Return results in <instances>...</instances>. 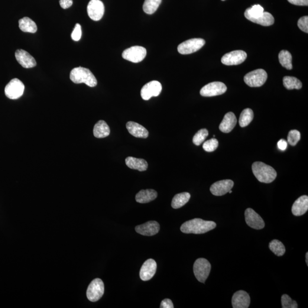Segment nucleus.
Wrapping results in <instances>:
<instances>
[{
	"instance_id": "4468645a",
	"label": "nucleus",
	"mask_w": 308,
	"mask_h": 308,
	"mask_svg": "<svg viewBox=\"0 0 308 308\" xmlns=\"http://www.w3.org/2000/svg\"><path fill=\"white\" fill-rule=\"evenodd\" d=\"M245 222L252 228L261 229L264 228L265 223L261 217L252 209H247L245 211Z\"/></svg>"
},
{
	"instance_id": "5701e85b",
	"label": "nucleus",
	"mask_w": 308,
	"mask_h": 308,
	"mask_svg": "<svg viewBox=\"0 0 308 308\" xmlns=\"http://www.w3.org/2000/svg\"><path fill=\"white\" fill-rule=\"evenodd\" d=\"M157 196L156 191L151 189L142 190L136 195L135 199L138 203H147L155 200Z\"/></svg>"
},
{
	"instance_id": "9b49d317",
	"label": "nucleus",
	"mask_w": 308,
	"mask_h": 308,
	"mask_svg": "<svg viewBox=\"0 0 308 308\" xmlns=\"http://www.w3.org/2000/svg\"><path fill=\"white\" fill-rule=\"evenodd\" d=\"M87 14L94 21H99L105 13V6L100 0H91L87 5Z\"/></svg>"
},
{
	"instance_id": "de8ad7c7",
	"label": "nucleus",
	"mask_w": 308,
	"mask_h": 308,
	"mask_svg": "<svg viewBox=\"0 0 308 308\" xmlns=\"http://www.w3.org/2000/svg\"><path fill=\"white\" fill-rule=\"evenodd\" d=\"M222 1H225V0H222Z\"/></svg>"
},
{
	"instance_id": "79ce46f5",
	"label": "nucleus",
	"mask_w": 308,
	"mask_h": 308,
	"mask_svg": "<svg viewBox=\"0 0 308 308\" xmlns=\"http://www.w3.org/2000/svg\"><path fill=\"white\" fill-rule=\"evenodd\" d=\"M161 308H174V305L170 299H166L162 301Z\"/></svg>"
},
{
	"instance_id": "7ed1b4c3",
	"label": "nucleus",
	"mask_w": 308,
	"mask_h": 308,
	"mask_svg": "<svg viewBox=\"0 0 308 308\" xmlns=\"http://www.w3.org/2000/svg\"><path fill=\"white\" fill-rule=\"evenodd\" d=\"M70 79L76 84L85 83L86 85L93 87L97 85V80L89 69L82 67L74 68L71 71Z\"/></svg>"
},
{
	"instance_id": "a878e982",
	"label": "nucleus",
	"mask_w": 308,
	"mask_h": 308,
	"mask_svg": "<svg viewBox=\"0 0 308 308\" xmlns=\"http://www.w3.org/2000/svg\"><path fill=\"white\" fill-rule=\"evenodd\" d=\"M19 28L26 33H35L37 31L36 24L30 18L25 17L19 19Z\"/></svg>"
},
{
	"instance_id": "6ab92c4d",
	"label": "nucleus",
	"mask_w": 308,
	"mask_h": 308,
	"mask_svg": "<svg viewBox=\"0 0 308 308\" xmlns=\"http://www.w3.org/2000/svg\"><path fill=\"white\" fill-rule=\"evenodd\" d=\"M15 57L18 63L24 68L29 69V68L36 66V61L34 57H32L27 51L18 49L16 51Z\"/></svg>"
},
{
	"instance_id": "473e14b6",
	"label": "nucleus",
	"mask_w": 308,
	"mask_h": 308,
	"mask_svg": "<svg viewBox=\"0 0 308 308\" xmlns=\"http://www.w3.org/2000/svg\"><path fill=\"white\" fill-rule=\"evenodd\" d=\"M162 0H145L143 9L146 14H154L161 4Z\"/></svg>"
},
{
	"instance_id": "37998d69",
	"label": "nucleus",
	"mask_w": 308,
	"mask_h": 308,
	"mask_svg": "<svg viewBox=\"0 0 308 308\" xmlns=\"http://www.w3.org/2000/svg\"><path fill=\"white\" fill-rule=\"evenodd\" d=\"M292 4L298 6H308V0H288Z\"/></svg>"
},
{
	"instance_id": "2f4dec72",
	"label": "nucleus",
	"mask_w": 308,
	"mask_h": 308,
	"mask_svg": "<svg viewBox=\"0 0 308 308\" xmlns=\"http://www.w3.org/2000/svg\"><path fill=\"white\" fill-rule=\"evenodd\" d=\"M254 23L259 24L264 27H269L273 25L275 22V18L270 13L264 12L263 14L260 17L252 21Z\"/></svg>"
},
{
	"instance_id": "cd10ccee",
	"label": "nucleus",
	"mask_w": 308,
	"mask_h": 308,
	"mask_svg": "<svg viewBox=\"0 0 308 308\" xmlns=\"http://www.w3.org/2000/svg\"><path fill=\"white\" fill-rule=\"evenodd\" d=\"M264 13V8L260 5H255L246 10L244 16L246 19L252 22L254 19L260 17Z\"/></svg>"
},
{
	"instance_id": "423d86ee",
	"label": "nucleus",
	"mask_w": 308,
	"mask_h": 308,
	"mask_svg": "<svg viewBox=\"0 0 308 308\" xmlns=\"http://www.w3.org/2000/svg\"><path fill=\"white\" fill-rule=\"evenodd\" d=\"M105 286L103 282L100 278H96L89 284L87 290V299L92 302H96L101 299L104 294Z\"/></svg>"
},
{
	"instance_id": "412c9836",
	"label": "nucleus",
	"mask_w": 308,
	"mask_h": 308,
	"mask_svg": "<svg viewBox=\"0 0 308 308\" xmlns=\"http://www.w3.org/2000/svg\"><path fill=\"white\" fill-rule=\"evenodd\" d=\"M126 128L130 134L136 138H147L148 137L149 134L147 130L138 123L128 122L126 124Z\"/></svg>"
},
{
	"instance_id": "f257e3e1",
	"label": "nucleus",
	"mask_w": 308,
	"mask_h": 308,
	"mask_svg": "<svg viewBox=\"0 0 308 308\" xmlns=\"http://www.w3.org/2000/svg\"><path fill=\"white\" fill-rule=\"evenodd\" d=\"M216 227V224L214 222L196 218L184 223L181 226L180 230L184 233L203 234L211 231Z\"/></svg>"
},
{
	"instance_id": "0eeeda50",
	"label": "nucleus",
	"mask_w": 308,
	"mask_h": 308,
	"mask_svg": "<svg viewBox=\"0 0 308 308\" xmlns=\"http://www.w3.org/2000/svg\"><path fill=\"white\" fill-rule=\"evenodd\" d=\"M206 44L202 38H193L181 43L178 47V51L181 54H190L196 52Z\"/></svg>"
},
{
	"instance_id": "f3484780",
	"label": "nucleus",
	"mask_w": 308,
	"mask_h": 308,
	"mask_svg": "<svg viewBox=\"0 0 308 308\" xmlns=\"http://www.w3.org/2000/svg\"><path fill=\"white\" fill-rule=\"evenodd\" d=\"M160 226L157 222L150 221L138 226L135 231L142 235L151 236L157 234L160 231Z\"/></svg>"
},
{
	"instance_id": "e433bc0d",
	"label": "nucleus",
	"mask_w": 308,
	"mask_h": 308,
	"mask_svg": "<svg viewBox=\"0 0 308 308\" xmlns=\"http://www.w3.org/2000/svg\"><path fill=\"white\" fill-rule=\"evenodd\" d=\"M281 304L283 308H297L296 301L292 300L288 294H283L281 297Z\"/></svg>"
},
{
	"instance_id": "58836bf2",
	"label": "nucleus",
	"mask_w": 308,
	"mask_h": 308,
	"mask_svg": "<svg viewBox=\"0 0 308 308\" xmlns=\"http://www.w3.org/2000/svg\"><path fill=\"white\" fill-rule=\"evenodd\" d=\"M297 25L300 30L307 33H308V17L307 16L300 18L298 21Z\"/></svg>"
},
{
	"instance_id": "9d476101",
	"label": "nucleus",
	"mask_w": 308,
	"mask_h": 308,
	"mask_svg": "<svg viewBox=\"0 0 308 308\" xmlns=\"http://www.w3.org/2000/svg\"><path fill=\"white\" fill-rule=\"evenodd\" d=\"M227 87L221 82H213L207 84L200 90V95L211 97L222 95L226 92Z\"/></svg>"
},
{
	"instance_id": "6e6552de",
	"label": "nucleus",
	"mask_w": 308,
	"mask_h": 308,
	"mask_svg": "<svg viewBox=\"0 0 308 308\" xmlns=\"http://www.w3.org/2000/svg\"><path fill=\"white\" fill-rule=\"evenodd\" d=\"M25 86L21 81L17 79L12 80L6 85L5 93L6 97L11 99H17L23 95Z\"/></svg>"
},
{
	"instance_id": "a18cd8bd",
	"label": "nucleus",
	"mask_w": 308,
	"mask_h": 308,
	"mask_svg": "<svg viewBox=\"0 0 308 308\" xmlns=\"http://www.w3.org/2000/svg\"><path fill=\"white\" fill-rule=\"evenodd\" d=\"M306 263L308 266V253L307 252L306 254Z\"/></svg>"
},
{
	"instance_id": "f8f14e48",
	"label": "nucleus",
	"mask_w": 308,
	"mask_h": 308,
	"mask_svg": "<svg viewBox=\"0 0 308 308\" xmlns=\"http://www.w3.org/2000/svg\"><path fill=\"white\" fill-rule=\"evenodd\" d=\"M247 54L243 50L232 51L227 53L222 58V63L225 65H238L244 62Z\"/></svg>"
},
{
	"instance_id": "b1692460",
	"label": "nucleus",
	"mask_w": 308,
	"mask_h": 308,
	"mask_svg": "<svg viewBox=\"0 0 308 308\" xmlns=\"http://www.w3.org/2000/svg\"><path fill=\"white\" fill-rule=\"evenodd\" d=\"M126 164L131 169L145 171L147 169L148 163L144 159L129 157L126 159Z\"/></svg>"
},
{
	"instance_id": "1a4fd4ad",
	"label": "nucleus",
	"mask_w": 308,
	"mask_h": 308,
	"mask_svg": "<svg viewBox=\"0 0 308 308\" xmlns=\"http://www.w3.org/2000/svg\"><path fill=\"white\" fill-rule=\"evenodd\" d=\"M146 54L147 51L145 48L135 46L123 51L122 57L133 63H138L145 59Z\"/></svg>"
},
{
	"instance_id": "f03ea898",
	"label": "nucleus",
	"mask_w": 308,
	"mask_h": 308,
	"mask_svg": "<svg viewBox=\"0 0 308 308\" xmlns=\"http://www.w3.org/2000/svg\"><path fill=\"white\" fill-rule=\"evenodd\" d=\"M252 169L256 179L261 183H272L277 177L276 171L273 167L261 162L253 163Z\"/></svg>"
},
{
	"instance_id": "c9c22d12",
	"label": "nucleus",
	"mask_w": 308,
	"mask_h": 308,
	"mask_svg": "<svg viewBox=\"0 0 308 308\" xmlns=\"http://www.w3.org/2000/svg\"><path fill=\"white\" fill-rule=\"evenodd\" d=\"M301 139V134L300 131L296 130H293L289 132L288 135V143L291 146H296Z\"/></svg>"
},
{
	"instance_id": "c85d7f7f",
	"label": "nucleus",
	"mask_w": 308,
	"mask_h": 308,
	"mask_svg": "<svg viewBox=\"0 0 308 308\" xmlns=\"http://www.w3.org/2000/svg\"><path fill=\"white\" fill-rule=\"evenodd\" d=\"M283 84L285 88L288 90L297 89L302 88V83L297 78L290 76H285L283 79Z\"/></svg>"
},
{
	"instance_id": "c756f323",
	"label": "nucleus",
	"mask_w": 308,
	"mask_h": 308,
	"mask_svg": "<svg viewBox=\"0 0 308 308\" xmlns=\"http://www.w3.org/2000/svg\"><path fill=\"white\" fill-rule=\"evenodd\" d=\"M278 59L282 66L286 68L288 70L292 69L293 66L292 61V57L289 51L287 50H281L278 54Z\"/></svg>"
},
{
	"instance_id": "20e7f679",
	"label": "nucleus",
	"mask_w": 308,
	"mask_h": 308,
	"mask_svg": "<svg viewBox=\"0 0 308 308\" xmlns=\"http://www.w3.org/2000/svg\"><path fill=\"white\" fill-rule=\"evenodd\" d=\"M211 269L210 262L206 259H197L194 265V273L196 279L200 283H205Z\"/></svg>"
},
{
	"instance_id": "49530a36",
	"label": "nucleus",
	"mask_w": 308,
	"mask_h": 308,
	"mask_svg": "<svg viewBox=\"0 0 308 308\" xmlns=\"http://www.w3.org/2000/svg\"><path fill=\"white\" fill-rule=\"evenodd\" d=\"M232 191L231 190H230V191H229V192H228V193H229V194H231V193H232Z\"/></svg>"
},
{
	"instance_id": "a19ab883",
	"label": "nucleus",
	"mask_w": 308,
	"mask_h": 308,
	"mask_svg": "<svg viewBox=\"0 0 308 308\" xmlns=\"http://www.w3.org/2000/svg\"><path fill=\"white\" fill-rule=\"evenodd\" d=\"M73 0H60L61 7L64 9L69 8L73 5Z\"/></svg>"
},
{
	"instance_id": "ea45409f",
	"label": "nucleus",
	"mask_w": 308,
	"mask_h": 308,
	"mask_svg": "<svg viewBox=\"0 0 308 308\" xmlns=\"http://www.w3.org/2000/svg\"><path fill=\"white\" fill-rule=\"evenodd\" d=\"M71 36L74 41H79L80 40L81 36H82V30H81V26L80 24H76L75 28H74Z\"/></svg>"
},
{
	"instance_id": "f704fd0d",
	"label": "nucleus",
	"mask_w": 308,
	"mask_h": 308,
	"mask_svg": "<svg viewBox=\"0 0 308 308\" xmlns=\"http://www.w3.org/2000/svg\"><path fill=\"white\" fill-rule=\"evenodd\" d=\"M209 135V131L206 129L200 130L193 138V143L194 145L199 146L206 140Z\"/></svg>"
},
{
	"instance_id": "4c0bfd02",
	"label": "nucleus",
	"mask_w": 308,
	"mask_h": 308,
	"mask_svg": "<svg viewBox=\"0 0 308 308\" xmlns=\"http://www.w3.org/2000/svg\"><path fill=\"white\" fill-rule=\"evenodd\" d=\"M219 142L215 138L210 139L204 143L203 148L207 152H213L218 147Z\"/></svg>"
},
{
	"instance_id": "393cba45",
	"label": "nucleus",
	"mask_w": 308,
	"mask_h": 308,
	"mask_svg": "<svg viewBox=\"0 0 308 308\" xmlns=\"http://www.w3.org/2000/svg\"><path fill=\"white\" fill-rule=\"evenodd\" d=\"M110 129L109 126L104 121H99L96 123L94 127L93 134L97 138H103L108 137L110 135Z\"/></svg>"
},
{
	"instance_id": "2eb2a0df",
	"label": "nucleus",
	"mask_w": 308,
	"mask_h": 308,
	"mask_svg": "<svg viewBox=\"0 0 308 308\" xmlns=\"http://www.w3.org/2000/svg\"><path fill=\"white\" fill-rule=\"evenodd\" d=\"M234 183L231 180L226 179L216 181L210 187V191L215 196H223L231 190Z\"/></svg>"
},
{
	"instance_id": "39448f33",
	"label": "nucleus",
	"mask_w": 308,
	"mask_h": 308,
	"mask_svg": "<svg viewBox=\"0 0 308 308\" xmlns=\"http://www.w3.org/2000/svg\"><path fill=\"white\" fill-rule=\"evenodd\" d=\"M268 74L263 69H258L246 74L244 76L245 83L252 87H260L267 81Z\"/></svg>"
},
{
	"instance_id": "bb28decb",
	"label": "nucleus",
	"mask_w": 308,
	"mask_h": 308,
	"mask_svg": "<svg viewBox=\"0 0 308 308\" xmlns=\"http://www.w3.org/2000/svg\"><path fill=\"white\" fill-rule=\"evenodd\" d=\"M191 195L189 193H182L177 194L172 200L171 206L174 209L181 208L189 202Z\"/></svg>"
},
{
	"instance_id": "c03bdc74",
	"label": "nucleus",
	"mask_w": 308,
	"mask_h": 308,
	"mask_svg": "<svg viewBox=\"0 0 308 308\" xmlns=\"http://www.w3.org/2000/svg\"><path fill=\"white\" fill-rule=\"evenodd\" d=\"M277 147L281 151H285L287 148L288 142L284 140V139H280V140L277 142Z\"/></svg>"
},
{
	"instance_id": "a211bd4d",
	"label": "nucleus",
	"mask_w": 308,
	"mask_h": 308,
	"mask_svg": "<svg viewBox=\"0 0 308 308\" xmlns=\"http://www.w3.org/2000/svg\"><path fill=\"white\" fill-rule=\"evenodd\" d=\"M250 303V297L245 291H239L233 295L232 305L233 308H248Z\"/></svg>"
},
{
	"instance_id": "ddd939ff",
	"label": "nucleus",
	"mask_w": 308,
	"mask_h": 308,
	"mask_svg": "<svg viewBox=\"0 0 308 308\" xmlns=\"http://www.w3.org/2000/svg\"><path fill=\"white\" fill-rule=\"evenodd\" d=\"M162 90L161 83L157 81H152L142 87L141 95L143 99L147 100L152 97H158Z\"/></svg>"
},
{
	"instance_id": "72a5a7b5",
	"label": "nucleus",
	"mask_w": 308,
	"mask_h": 308,
	"mask_svg": "<svg viewBox=\"0 0 308 308\" xmlns=\"http://www.w3.org/2000/svg\"><path fill=\"white\" fill-rule=\"evenodd\" d=\"M269 248L271 249V251L277 256H283L285 252V248L280 241L278 240H274L269 245Z\"/></svg>"
},
{
	"instance_id": "dca6fc26",
	"label": "nucleus",
	"mask_w": 308,
	"mask_h": 308,
	"mask_svg": "<svg viewBox=\"0 0 308 308\" xmlns=\"http://www.w3.org/2000/svg\"><path fill=\"white\" fill-rule=\"evenodd\" d=\"M157 264L153 259H148L143 264L140 271V277L143 281H148L156 273Z\"/></svg>"
},
{
	"instance_id": "aec40b11",
	"label": "nucleus",
	"mask_w": 308,
	"mask_h": 308,
	"mask_svg": "<svg viewBox=\"0 0 308 308\" xmlns=\"http://www.w3.org/2000/svg\"><path fill=\"white\" fill-rule=\"evenodd\" d=\"M308 210V196H301L298 198L292 207V212L294 216H300L304 215Z\"/></svg>"
},
{
	"instance_id": "7c9ffc66",
	"label": "nucleus",
	"mask_w": 308,
	"mask_h": 308,
	"mask_svg": "<svg viewBox=\"0 0 308 308\" xmlns=\"http://www.w3.org/2000/svg\"><path fill=\"white\" fill-rule=\"evenodd\" d=\"M254 112L252 110L249 108H246L243 110L242 112L241 116L239 118V125L242 128L246 127L250 124V123L254 119Z\"/></svg>"
},
{
	"instance_id": "4be33fe9",
	"label": "nucleus",
	"mask_w": 308,
	"mask_h": 308,
	"mask_svg": "<svg viewBox=\"0 0 308 308\" xmlns=\"http://www.w3.org/2000/svg\"><path fill=\"white\" fill-rule=\"evenodd\" d=\"M237 123V119L234 113L229 112L227 113L221 123L219 125L220 130L224 133L231 132Z\"/></svg>"
}]
</instances>
